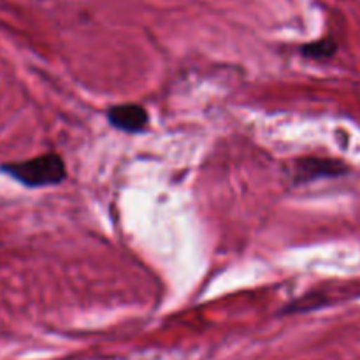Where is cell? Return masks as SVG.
Returning <instances> with one entry per match:
<instances>
[{"label":"cell","mask_w":360,"mask_h":360,"mask_svg":"<svg viewBox=\"0 0 360 360\" xmlns=\"http://www.w3.org/2000/svg\"><path fill=\"white\" fill-rule=\"evenodd\" d=\"M329 304V297L326 294H320V292H313V294L302 295L297 301L287 304V308L281 311V315H295V313H308L313 309L326 308Z\"/></svg>","instance_id":"5"},{"label":"cell","mask_w":360,"mask_h":360,"mask_svg":"<svg viewBox=\"0 0 360 360\" xmlns=\"http://www.w3.org/2000/svg\"><path fill=\"white\" fill-rule=\"evenodd\" d=\"M299 51L304 58L315 60V62H327V60L334 58L338 55L340 44L333 37H323L319 39V41L306 42L299 48Z\"/></svg>","instance_id":"4"},{"label":"cell","mask_w":360,"mask_h":360,"mask_svg":"<svg viewBox=\"0 0 360 360\" xmlns=\"http://www.w3.org/2000/svg\"><path fill=\"white\" fill-rule=\"evenodd\" d=\"M348 172H350V165L338 158L304 157L299 158L294 164L292 181L295 185H304V183H313L319 179L341 178Z\"/></svg>","instance_id":"2"},{"label":"cell","mask_w":360,"mask_h":360,"mask_svg":"<svg viewBox=\"0 0 360 360\" xmlns=\"http://www.w3.org/2000/svg\"><path fill=\"white\" fill-rule=\"evenodd\" d=\"M108 122L112 129L125 134H139L148 129L150 116L141 104L127 102V104H116L109 108Z\"/></svg>","instance_id":"3"},{"label":"cell","mask_w":360,"mask_h":360,"mask_svg":"<svg viewBox=\"0 0 360 360\" xmlns=\"http://www.w3.org/2000/svg\"><path fill=\"white\" fill-rule=\"evenodd\" d=\"M0 172L13 178L27 188H44L65 181V162L56 153H44L27 160L6 162L0 164Z\"/></svg>","instance_id":"1"}]
</instances>
